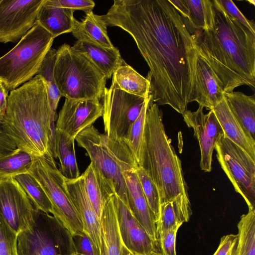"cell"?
<instances>
[{
    "mask_svg": "<svg viewBox=\"0 0 255 255\" xmlns=\"http://www.w3.org/2000/svg\"><path fill=\"white\" fill-rule=\"evenodd\" d=\"M248 1L249 2H250V3H251L252 4H253L254 5H255V1L254 0H248Z\"/></svg>",
    "mask_w": 255,
    "mask_h": 255,
    "instance_id": "cell-48",
    "label": "cell"
},
{
    "mask_svg": "<svg viewBox=\"0 0 255 255\" xmlns=\"http://www.w3.org/2000/svg\"><path fill=\"white\" fill-rule=\"evenodd\" d=\"M14 178L23 188L36 209L53 215L54 212L51 202L42 187L31 175L25 173L16 175Z\"/></svg>",
    "mask_w": 255,
    "mask_h": 255,
    "instance_id": "cell-34",
    "label": "cell"
},
{
    "mask_svg": "<svg viewBox=\"0 0 255 255\" xmlns=\"http://www.w3.org/2000/svg\"><path fill=\"white\" fill-rule=\"evenodd\" d=\"M227 104L246 133L255 140V97L241 92L224 93Z\"/></svg>",
    "mask_w": 255,
    "mask_h": 255,
    "instance_id": "cell-24",
    "label": "cell"
},
{
    "mask_svg": "<svg viewBox=\"0 0 255 255\" xmlns=\"http://www.w3.org/2000/svg\"><path fill=\"white\" fill-rule=\"evenodd\" d=\"M148 95L141 97L128 93L112 79L110 87L105 89L102 105L104 129L109 138L125 140Z\"/></svg>",
    "mask_w": 255,
    "mask_h": 255,
    "instance_id": "cell-11",
    "label": "cell"
},
{
    "mask_svg": "<svg viewBox=\"0 0 255 255\" xmlns=\"http://www.w3.org/2000/svg\"><path fill=\"white\" fill-rule=\"evenodd\" d=\"M150 255H165L160 251H154L151 253Z\"/></svg>",
    "mask_w": 255,
    "mask_h": 255,
    "instance_id": "cell-47",
    "label": "cell"
},
{
    "mask_svg": "<svg viewBox=\"0 0 255 255\" xmlns=\"http://www.w3.org/2000/svg\"><path fill=\"white\" fill-rule=\"evenodd\" d=\"M199 106L195 111H185L182 115L188 127L192 128L198 141L201 159L200 167L206 172L212 170V154L215 144L223 133L222 128L214 112L204 114Z\"/></svg>",
    "mask_w": 255,
    "mask_h": 255,
    "instance_id": "cell-14",
    "label": "cell"
},
{
    "mask_svg": "<svg viewBox=\"0 0 255 255\" xmlns=\"http://www.w3.org/2000/svg\"><path fill=\"white\" fill-rule=\"evenodd\" d=\"M194 101L200 106L213 109L224 98L223 84L208 63L197 53Z\"/></svg>",
    "mask_w": 255,
    "mask_h": 255,
    "instance_id": "cell-18",
    "label": "cell"
},
{
    "mask_svg": "<svg viewBox=\"0 0 255 255\" xmlns=\"http://www.w3.org/2000/svg\"><path fill=\"white\" fill-rule=\"evenodd\" d=\"M91 161L114 184L116 194L129 207L123 172L138 167L130 149L124 140H114L101 133L92 125L75 138Z\"/></svg>",
    "mask_w": 255,
    "mask_h": 255,
    "instance_id": "cell-6",
    "label": "cell"
},
{
    "mask_svg": "<svg viewBox=\"0 0 255 255\" xmlns=\"http://www.w3.org/2000/svg\"><path fill=\"white\" fill-rule=\"evenodd\" d=\"M27 173L42 187L53 209V214L72 236L83 232V226L68 193L64 177L56 166L53 156L34 157Z\"/></svg>",
    "mask_w": 255,
    "mask_h": 255,
    "instance_id": "cell-9",
    "label": "cell"
},
{
    "mask_svg": "<svg viewBox=\"0 0 255 255\" xmlns=\"http://www.w3.org/2000/svg\"><path fill=\"white\" fill-rule=\"evenodd\" d=\"M50 118L46 87L36 75L10 91L0 125L17 148L34 157L53 156Z\"/></svg>",
    "mask_w": 255,
    "mask_h": 255,
    "instance_id": "cell-3",
    "label": "cell"
},
{
    "mask_svg": "<svg viewBox=\"0 0 255 255\" xmlns=\"http://www.w3.org/2000/svg\"><path fill=\"white\" fill-rule=\"evenodd\" d=\"M235 255H255V210H249L238 224Z\"/></svg>",
    "mask_w": 255,
    "mask_h": 255,
    "instance_id": "cell-31",
    "label": "cell"
},
{
    "mask_svg": "<svg viewBox=\"0 0 255 255\" xmlns=\"http://www.w3.org/2000/svg\"><path fill=\"white\" fill-rule=\"evenodd\" d=\"M237 240V235L224 236L221 238L219 246L213 255H235Z\"/></svg>",
    "mask_w": 255,
    "mask_h": 255,
    "instance_id": "cell-41",
    "label": "cell"
},
{
    "mask_svg": "<svg viewBox=\"0 0 255 255\" xmlns=\"http://www.w3.org/2000/svg\"><path fill=\"white\" fill-rule=\"evenodd\" d=\"M220 166L249 210H255V161L223 133L215 144Z\"/></svg>",
    "mask_w": 255,
    "mask_h": 255,
    "instance_id": "cell-10",
    "label": "cell"
},
{
    "mask_svg": "<svg viewBox=\"0 0 255 255\" xmlns=\"http://www.w3.org/2000/svg\"><path fill=\"white\" fill-rule=\"evenodd\" d=\"M215 21L212 29L197 30L198 54L222 82L224 93L248 86L255 89V34L229 15L219 0H212Z\"/></svg>",
    "mask_w": 255,
    "mask_h": 255,
    "instance_id": "cell-2",
    "label": "cell"
},
{
    "mask_svg": "<svg viewBox=\"0 0 255 255\" xmlns=\"http://www.w3.org/2000/svg\"><path fill=\"white\" fill-rule=\"evenodd\" d=\"M114 199L124 246L141 255H150L153 252L159 251L156 242L136 220L129 208L116 194Z\"/></svg>",
    "mask_w": 255,
    "mask_h": 255,
    "instance_id": "cell-16",
    "label": "cell"
},
{
    "mask_svg": "<svg viewBox=\"0 0 255 255\" xmlns=\"http://www.w3.org/2000/svg\"><path fill=\"white\" fill-rule=\"evenodd\" d=\"M189 10V22L197 30L213 28L215 21V10L211 0H186Z\"/></svg>",
    "mask_w": 255,
    "mask_h": 255,
    "instance_id": "cell-32",
    "label": "cell"
},
{
    "mask_svg": "<svg viewBox=\"0 0 255 255\" xmlns=\"http://www.w3.org/2000/svg\"><path fill=\"white\" fill-rule=\"evenodd\" d=\"M169 0L180 14L188 20L189 17V10L186 0Z\"/></svg>",
    "mask_w": 255,
    "mask_h": 255,
    "instance_id": "cell-45",
    "label": "cell"
},
{
    "mask_svg": "<svg viewBox=\"0 0 255 255\" xmlns=\"http://www.w3.org/2000/svg\"><path fill=\"white\" fill-rule=\"evenodd\" d=\"M136 172L149 208L156 223L159 217L161 205L158 190L142 168L138 167Z\"/></svg>",
    "mask_w": 255,
    "mask_h": 255,
    "instance_id": "cell-36",
    "label": "cell"
},
{
    "mask_svg": "<svg viewBox=\"0 0 255 255\" xmlns=\"http://www.w3.org/2000/svg\"><path fill=\"white\" fill-rule=\"evenodd\" d=\"M114 195L105 204L101 216V255H124Z\"/></svg>",
    "mask_w": 255,
    "mask_h": 255,
    "instance_id": "cell-22",
    "label": "cell"
},
{
    "mask_svg": "<svg viewBox=\"0 0 255 255\" xmlns=\"http://www.w3.org/2000/svg\"><path fill=\"white\" fill-rule=\"evenodd\" d=\"M33 222L17 236L18 255H71L73 236L54 216L36 209Z\"/></svg>",
    "mask_w": 255,
    "mask_h": 255,
    "instance_id": "cell-8",
    "label": "cell"
},
{
    "mask_svg": "<svg viewBox=\"0 0 255 255\" xmlns=\"http://www.w3.org/2000/svg\"><path fill=\"white\" fill-rule=\"evenodd\" d=\"M179 228H172L157 235L156 243L159 251L165 255H176V238Z\"/></svg>",
    "mask_w": 255,
    "mask_h": 255,
    "instance_id": "cell-38",
    "label": "cell"
},
{
    "mask_svg": "<svg viewBox=\"0 0 255 255\" xmlns=\"http://www.w3.org/2000/svg\"><path fill=\"white\" fill-rule=\"evenodd\" d=\"M74 139L61 131L55 130V155L60 161V172L64 178L76 179L80 176L77 163Z\"/></svg>",
    "mask_w": 255,
    "mask_h": 255,
    "instance_id": "cell-30",
    "label": "cell"
},
{
    "mask_svg": "<svg viewBox=\"0 0 255 255\" xmlns=\"http://www.w3.org/2000/svg\"><path fill=\"white\" fill-rule=\"evenodd\" d=\"M16 148L15 143L4 132L0 125V157L11 153Z\"/></svg>",
    "mask_w": 255,
    "mask_h": 255,
    "instance_id": "cell-43",
    "label": "cell"
},
{
    "mask_svg": "<svg viewBox=\"0 0 255 255\" xmlns=\"http://www.w3.org/2000/svg\"><path fill=\"white\" fill-rule=\"evenodd\" d=\"M71 33L78 40L86 41L108 48L114 47L108 36L107 25L100 19L99 15L92 11L86 13L82 21L75 19Z\"/></svg>",
    "mask_w": 255,
    "mask_h": 255,
    "instance_id": "cell-27",
    "label": "cell"
},
{
    "mask_svg": "<svg viewBox=\"0 0 255 255\" xmlns=\"http://www.w3.org/2000/svg\"><path fill=\"white\" fill-rule=\"evenodd\" d=\"M76 253L79 255H94L91 241L84 232L73 236Z\"/></svg>",
    "mask_w": 255,
    "mask_h": 255,
    "instance_id": "cell-42",
    "label": "cell"
},
{
    "mask_svg": "<svg viewBox=\"0 0 255 255\" xmlns=\"http://www.w3.org/2000/svg\"><path fill=\"white\" fill-rule=\"evenodd\" d=\"M138 165L157 187L161 204L178 197L189 199L181 161L166 134L162 111L152 96L146 111Z\"/></svg>",
    "mask_w": 255,
    "mask_h": 255,
    "instance_id": "cell-4",
    "label": "cell"
},
{
    "mask_svg": "<svg viewBox=\"0 0 255 255\" xmlns=\"http://www.w3.org/2000/svg\"><path fill=\"white\" fill-rule=\"evenodd\" d=\"M71 255H79L78 254H77L76 253H75L72 254Z\"/></svg>",
    "mask_w": 255,
    "mask_h": 255,
    "instance_id": "cell-49",
    "label": "cell"
},
{
    "mask_svg": "<svg viewBox=\"0 0 255 255\" xmlns=\"http://www.w3.org/2000/svg\"><path fill=\"white\" fill-rule=\"evenodd\" d=\"M112 79L123 91L135 96L146 97L150 93V82L125 61L114 73Z\"/></svg>",
    "mask_w": 255,
    "mask_h": 255,
    "instance_id": "cell-29",
    "label": "cell"
},
{
    "mask_svg": "<svg viewBox=\"0 0 255 255\" xmlns=\"http://www.w3.org/2000/svg\"><path fill=\"white\" fill-rule=\"evenodd\" d=\"M56 50L51 48L45 56L37 75L44 81L47 92L50 109V126L51 130V145L55 147V121L57 118L56 109L61 97L54 76V67L56 59Z\"/></svg>",
    "mask_w": 255,
    "mask_h": 255,
    "instance_id": "cell-28",
    "label": "cell"
},
{
    "mask_svg": "<svg viewBox=\"0 0 255 255\" xmlns=\"http://www.w3.org/2000/svg\"><path fill=\"white\" fill-rule=\"evenodd\" d=\"M45 3L54 7L82 10L85 13L92 11L95 5L91 0H45Z\"/></svg>",
    "mask_w": 255,
    "mask_h": 255,
    "instance_id": "cell-39",
    "label": "cell"
},
{
    "mask_svg": "<svg viewBox=\"0 0 255 255\" xmlns=\"http://www.w3.org/2000/svg\"><path fill=\"white\" fill-rule=\"evenodd\" d=\"M123 174L126 184L129 208L136 220L156 242L155 223L142 192L136 170L125 171Z\"/></svg>",
    "mask_w": 255,
    "mask_h": 255,
    "instance_id": "cell-19",
    "label": "cell"
},
{
    "mask_svg": "<svg viewBox=\"0 0 255 255\" xmlns=\"http://www.w3.org/2000/svg\"><path fill=\"white\" fill-rule=\"evenodd\" d=\"M1 83H1V81H0V84H1Z\"/></svg>",
    "mask_w": 255,
    "mask_h": 255,
    "instance_id": "cell-50",
    "label": "cell"
},
{
    "mask_svg": "<svg viewBox=\"0 0 255 255\" xmlns=\"http://www.w3.org/2000/svg\"><path fill=\"white\" fill-rule=\"evenodd\" d=\"M226 12L255 34V24L253 20L248 19L240 10L232 0H219Z\"/></svg>",
    "mask_w": 255,
    "mask_h": 255,
    "instance_id": "cell-40",
    "label": "cell"
},
{
    "mask_svg": "<svg viewBox=\"0 0 255 255\" xmlns=\"http://www.w3.org/2000/svg\"><path fill=\"white\" fill-rule=\"evenodd\" d=\"M99 17L134 39L149 68L153 102L181 114L186 111L195 97L196 30L170 0H115Z\"/></svg>",
    "mask_w": 255,
    "mask_h": 255,
    "instance_id": "cell-1",
    "label": "cell"
},
{
    "mask_svg": "<svg viewBox=\"0 0 255 255\" xmlns=\"http://www.w3.org/2000/svg\"><path fill=\"white\" fill-rule=\"evenodd\" d=\"M124 255H141L132 252L124 246Z\"/></svg>",
    "mask_w": 255,
    "mask_h": 255,
    "instance_id": "cell-46",
    "label": "cell"
},
{
    "mask_svg": "<svg viewBox=\"0 0 255 255\" xmlns=\"http://www.w3.org/2000/svg\"><path fill=\"white\" fill-rule=\"evenodd\" d=\"M64 180L68 193L82 221L83 232L91 241L94 255H101V222L87 196L83 175L73 179L64 178Z\"/></svg>",
    "mask_w": 255,
    "mask_h": 255,
    "instance_id": "cell-17",
    "label": "cell"
},
{
    "mask_svg": "<svg viewBox=\"0 0 255 255\" xmlns=\"http://www.w3.org/2000/svg\"><path fill=\"white\" fill-rule=\"evenodd\" d=\"M17 236L0 216V255H18Z\"/></svg>",
    "mask_w": 255,
    "mask_h": 255,
    "instance_id": "cell-37",
    "label": "cell"
},
{
    "mask_svg": "<svg viewBox=\"0 0 255 255\" xmlns=\"http://www.w3.org/2000/svg\"><path fill=\"white\" fill-rule=\"evenodd\" d=\"M72 48L87 57L107 79L112 77L116 69L125 62L119 49L115 46L108 48L86 41L77 40Z\"/></svg>",
    "mask_w": 255,
    "mask_h": 255,
    "instance_id": "cell-21",
    "label": "cell"
},
{
    "mask_svg": "<svg viewBox=\"0 0 255 255\" xmlns=\"http://www.w3.org/2000/svg\"><path fill=\"white\" fill-rule=\"evenodd\" d=\"M151 98V94L147 97L138 117L132 124L124 140L133 154L137 165L144 131L146 111Z\"/></svg>",
    "mask_w": 255,
    "mask_h": 255,
    "instance_id": "cell-35",
    "label": "cell"
},
{
    "mask_svg": "<svg viewBox=\"0 0 255 255\" xmlns=\"http://www.w3.org/2000/svg\"><path fill=\"white\" fill-rule=\"evenodd\" d=\"M8 92L1 83L0 85V125L3 120L6 109Z\"/></svg>",
    "mask_w": 255,
    "mask_h": 255,
    "instance_id": "cell-44",
    "label": "cell"
},
{
    "mask_svg": "<svg viewBox=\"0 0 255 255\" xmlns=\"http://www.w3.org/2000/svg\"><path fill=\"white\" fill-rule=\"evenodd\" d=\"M54 38L36 21L14 47L0 57V80L8 92L37 75Z\"/></svg>",
    "mask_w": 255,
    "mask_h": 255,
    "instance_id": "cell-7",
    "label": "cell"
},
{
    "mask_svg": "<svg viewBox=\"0 0 255 255\" xmlns=\"http://www.w3.org/2000/svg\"><path fill=\"white\" fill-rule=\"evenodd\" d=\"M192 214L189 199L178 197L160 205L158 218L155 223L157 235L180 226L189 221Z\"/></svg>",
    "mask_w": 255,
    "mask_h": 255,
    "instance_id": "cell-25",
    "label": "cell"
},
{
    "mask_svg": "<svg viewBox=\"0 0 255 255\" xmlns=\"http://www.w3.org/2000/svg\"><path fill=\"white\" fill-rule=\"evenodd\" d=\"M75 11L49 5L45 0L36 21L55 38L62 34L72 32L76 19L74 17Z\"/></svg>",
    "mask_w": 255,
    "mask_h": 255,
    "instance_id": "cell-26",
    "label": "cell"
},
{
    "mask_svg": "<svg viewBox=\"0 0 255 255\" xmlns=\"http://www.w3.org/2000/svg\"><path fill=\"white\" fill-rule=\"evenodd\" d=\"M34 158L31 154L18 148L0 157V178L14 177L27 173Z\"/></svg>",
    "mask_w": 255,
    "mask_h": 255,
    "instance_id": "cell-33",
    "label": "cell"
},
{
    "mask_svg": "<svg viewBox=\"0 0 255 255\" xmlns=\"http://www.w3.org/2000/svg\"><path fill=\"white\" fill-rule=\"evenodd\" d=\"M212 110L222 128L225 136L245 151L255 161V140L248 136L237 121L225 98Z\"/></svg>",
    "mask_w": 255,
    "mask_h": 255,
    "instance_id": "cell-23",
    "label": "cell"
},
{
    "mask_svg": "<svg viewBox=\"0 0 255 255\" xmlns=\"http://www.w3.org/2000/svg\"><path fill=\"white\" fill-rule=\"evenodd\" d=\"M45 0H0V42L20 39L36 22Z\"/></svg>",
    "mask_w": 255,
    "mask_h": 255,
    "instance_id": "cell-13",
    "label": "cell"
},
{
    "mask_svg": "<svg viewBox=\"0 0 255 255\" xmlns=\"http://www.w3.org/2000/svg\"><path fill=\"white\" fill-rule=\"evenodd\" d=\"M54 76L65 99L100 101L103 97L107 79L87 57L68 44L56 50Z\"/></svg>",
    "mask_w": 255,
    "mask_h": 255,
    "instance_id": "cell-5",
    "label": "cell"
},
{
    "mask_svg": "<svg viewBox=\"0 0 255 255\" xmlns=\"http://www.w3.org/2000/svg\"><path fill=\"white\" fill-rule=\"evenodd\" d=\"M83 175L87 196L101 222L105 204L116 194L114 184L92 162Z\"/></svg>",
    "mask_w": 255,
    "mask_h": 255,
    "instance_id": "cell-20",
    "label": "cell"
},
{
    "mask_svg": "<svg viewBox=\"0 0 255 255\" xmlns=\"http://www.w3.org/2000/svg\"><path fill=\"white\" fill-rule=\"evenodd\" d=\"M36 209L14 177L0 178V216L14 233L30 227Z\"/></svg>",
    "mask_w": 255,
    "mask_h": 255,
    "instance_id": "cell-12",
    "label": "cell"
},
{
    "mask_svg": "<svg viewBox=\"0 0 255 255\" xmlns=\"http://www.w3.org/2000/svg\"><path fill=\"white\" fill-rule=\"evenodd\" d=\"M102 116L103 106L98 100L65 99L59 113L55 130L75 139L80 132Z\"/></svg>",
    "mask_w": 255,
    "mask_h": 255,
    "instance_id": "cell-15",
    "label": "cell"
}]
</instances>
